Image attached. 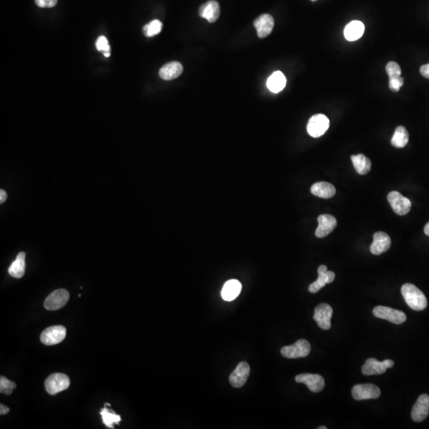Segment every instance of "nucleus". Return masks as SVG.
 <instances>
[{
    "label": "nucleus",
    "mask_w": 429,
    "mask_h": 429,
    "mask_svg": "<svg viewBox=\"0 0 429 429\" xmlns=\"http://www.w3.org/2000/svg\"><path fill=\"white\" fill-rule=\"evenodd\" d=\"M389 205L392 207V209L395 213L399 216H405L409 213L410 211L412 204L406 197H403L400 192L397 191H393L389 192L387 197Z\"/></svg>",
    "instance_id": "10"
},
{
    "label": "nucleus",
    "mask_w": 429,
    "mask_h": 429,
    "mask_svg": "<svg viewBox=\"0 0 429 429\" xmlns=\"http://www.w3.org/2000/svg\"><path fill=\"white\" fill-rule=\"evenodd\" d=\"M295 380L297 383L305 384L309 391L313 393L321 392L325 385L324 378L320 374H300L296 376Z\"/></svg>",
    "instance_id": "12"
},
{
    "label": "nucleus",
    "mask_w": 429,
    "mask_h": 429,
    "mask_svg": "<svg viewBox=\"0 0 429 429\" xmlns=\"http://www.w3.org/2000/svg\"><path fill=\"white\" fill-rule=\"evenodd\" d=\"M319 226L316 230L317 238H324L332 233L337 226V220L334 216L324 214L318 217Z\"/></svg>",
    "instance_id": "16"
},
{
    "label": "nucleus",
    "mask_w": 429,
    "mask_h": 429,
    "mask_svg": "<svg viewBox=\"0 0 429 429\" xmlns=\"http://www.w3.org/2000/svg\"><path fill=\"white\" fill-rule=\"evenodd\" d=\"M311 1H313V2H315V1H317V0H311Z\"/></svg>",
    "instance_id": "41"
},
{
    "label": "nucleus",
    "mask_w": 429,
    "mask_h": 429,
    "mask_svg": "<svg viewBox=\"0 0 429 429\" xmlns=\"http://www.w3.org/2000/svg\"><path fill=\"white\" fill-rule=\"evenodd\" d=\"M200 16L209 22H215L219 19L220 8L216 0H209L203 4L199 10Z\"/></svg>",
    "instance_id": "19"
},
{
    "label": "nucleus",
    "mask_w": 429,
    "mask_h": 429,
    "mask_svg": "<svg viewBox=\"0 0 429 429\" xmlns=\"http://www.w3.org/2000/svg\"><path fill=\"white\" fill-rule=\"evenodd\" d=\"M103 55H104V57H110V55H111V54H110V52H107V53H104V54H103Z\"/></svg>",
    "instance_id": "39"
},
{
    "label": "nucleus",
    "mask_w": 429,
    "mask_h": 429,
    "mask_svg": "<svg viewBox=\"0 0 429 429\" xmlns=\"http://www.w3.org/2000/svg\"><path fill=\"white\" fill-rule=\"evenodd\" d=\"M424 230L426 236H429V222L425 225Z\"/></svg>",
    "instance_id": "38"
},
{
    "label": "nucleus",
    "mask_w": 429,
    "mask_h": 429,
    "mask_svg": "<svg viewBox=\"0 0 429 429\" xmlns=\"http://www.w3.org/2000/svg\"><path fill=\"white\" fill-rule=\"evenodd\" d=\"M330 121L326 115L317 114L308 120L307 131L308 135L313 138H319L324 135L329 128Z\"/></svg>",
    "instance_id": "4"
},
{
    "label": "nucleus",
    "mask_w": 429,
    "mask_h": 429,
    "mask_svg": "<svg viewBox=\"0 0 429 429\" xmlns=\"http://www.w3.org/2000/svg\"><path fill=\"white\" fill-rule=\"evenodd\" d=\"M102 418H103V424H105L107 427L110 428H114L113 424H119L121 421V416L120 415L115 414L114 412H111L107 408H103L100 412Z\"/></svg>",
    "instance_id": "28"
},
{
    "label": "nucleus",
    "mask_w": 429,
    "mask_h": 429,
    "mask_svg": "<svg viewBox=\"0 0 429 429\" xmlns=\"http://www.w3.org/2000/svg\"><path fill=\"white\" fill-rule=\"evenodd\" d=\"M69 299V293L66 289H60L49 295L44 302V307L49 311H56L63 308Z\"/></svg>",
    "instance_id": "7"
},
{
    "label": "nucleus",
    "mask_w": 429,
    "mask_h": 429,
    "mask_svg": "<svg viewBox=\"0 0 429 429\" xmlns=\"http://www.w3.org/2000/svg\"><path fill=\"white\" fill-rule=\"evenodd\" d=\"M241 289L242 285L239 281L236 279L227 281L222 289V297L226 301L234 300L240 294Z\"/></svg>",
    "instance_id": "22"
},
{
    "label": "nucleus",
    "mask_w": 429,
    "mask_h": 429,
    "mask_svg": "<svg viewBox=\"0 0 429 429\" xmlns=\"http://www.w3.org/2000/svg\"><path fill=\"white\" fill-rule=\"evenodd\" d=\"M258 37L264 38L270 34L275 26V19L271 15L265 14L260 15L254 22Z\"/></svg>",
    "instance_id": "18"
},
{
    "label": "nucleus",
    "mask_w": 429,
    "mask_h": 429,
    "mask_svg": "<svg viewBox=\"0 0 429 429\" xmlns=\"http://www.w3.org/2000/svg\"><path fill=\"white\" fill-rule=\"evenodd\" d=\"M16 386V384L15 382L8 379L4 376H1V378H0V392H1V394L11 395Z\"/></svg>",
    "instance_id": "30"
},
{
    "label": "nucleus",
    "mask_w": 429,
    "mask_h": 429,
    "mask_svg": "<svg viewBox=\"0 0 429 429\" xmlns=\"http://www.w3.org/2000/svg\"><path fill=\"white\" fill-rule=\"evenodd\" d=\"M352 397L356 401L377 399L381 395V391L374 384H359L355 385L352 391Z\"/></svg>",
    "instance_id": "9"
},
{
    "label": "nucleus",
    "mask_w": 429,
    "mask_h": 429,
    "mask_svg": "<svg viewBox=\"0 0 429 429\" xmlns=\"http://www.w3.org/2000/svg\"><path fill=\"white\" fill-rule=\"evenodd\" d=\"M365 26L360 21H352L344 29L345 38L349 42L358 40L363 35Z\"/></svg>",
    "instance_id": "24"
},
{
    "label": "nucleus",
    "mask_w": 429,
    "mask_h": 429,
    "mask_svg": "<svg viewBox=\"0 0 429 429\" xmlns=\"http://www.w3.org/2000/svg\"><path fill=\"white\" fill-rule=\"evenodd\" d=\"M311 352V345L306 339H299L293 345L282 347L281 354L287 359H299L308 356Z\"/></svg>",
    "instance_id": "3"
},
{
    "label": "nucleus",
    "mask_w": 429,
    "mask_h": 429,
    "mask_svg": "<svg viewBox=\"0 0 429 429\" xmlns=\"http://www.w3.org/2000/svg\"><path fill=\"white\" fill-rule=\"evenodd\" d=\"M429 414V396L422 394L413 405L411 416L415 422H421L427 418Z\"/></svg>",
    "instance_id": "14"
},
{
    "label": "nucleus",
    "mask_w": 429,
    "mask_h": 429,
    "mask_svg": "<svg viewBox=\"0 0 429 429\" xmlns=\"http://www.w3.org/2000/svg\"><path fill=\"white\" fill-rule=\"evenodd\" d=\"M10 409L8 407V406H6V405H3L1 404L0 405V414L1 415H5L7 413H9Z\"/></svg>",
    "instance_id": "37"
},
{
    "label": "nucleus",
    "mask_w": 429,
    "mask_h": 429,
    "mask_svg": "<svg viewBox=\"0 0 429 429\" xmlns=\"http://www.w3.org/2000/svg\"><path fill=\"white\" fill-rule=\"evenodd\" d=\"M26 270V253L20 252L8 269V273L15 278L24 276Z\"/></svg>",
    "instance_id": "23"
},
{
    "label": "nucleus",
    "mask_w": 429,
    "mask_h": 429,
    "mask_svg": "<svg viewBox=\"0 0 429 429\" xmlns=\"http://www.w3.org/2000/svg\"><path fill=\"white\" fill-rule=\"evenodd\" d=\"M35 3L39 8H51L56 6L57 0H35Z\"/></svg>",
    "instance_id": "34"
},
{
    "label": "nucleus",
    "mask_w": 429,
    "mask_h": 429,
    "mask_svg": "<svg viewBox=\"0 0 429 429\" xmlns=\"http://www.w3.org/2000/svg\"><path fill=\"white\" fill-rule=\"evenodd\" d=\"M318 279L311 283L308 287L310 293H317L326 286V284L332 283L335 280V273L332 271H328L326 265H321L318 268Z\"/></svg>",
    "instance_id": "15"
},
{
    "label": "nucleus",
    "mask_w": 429,
    "mask_h": 429,
    "mask_svg": "<svg viewBox=\"0 0 429 429\" xmlns=\"http://www.w3.org/2000/svg\"><path fill=\"white\" fill-rule=\"evenodd\" d=\"M70 385V380L66 374L55 373L46 378L45 381L46 391L50 395H55L61 391L68 389Z\"/></svg>",
    "instance_id": "2"
},
{
    "label": "nucleus",
    "mask_w": 429,
    "mask_h": 429,
    "mask_svg": "<svg viewBox=\"0 0 429 429\" xmlns=\"http://www.w3.org/2000/svg\"><path fill=\"white\" fill-rule=\"evenodd\" d=\"M96 46L98 51L103 52V54L104 53H107V52H110V50H111V47H110L108 44V41H107V37L105 36H100L97 39L96 43Z\"/></svg>",
    "instance_id": "32"
},
{
    "label": "nucleus",
    "mask_w": 429,
    "mask_h": 429,
    "mask_svg": "<svg viewBox=\"0 0 429 429\" xmlns=\"http://www.w3.org/2000/svg\"><path fill=\"white\" fill-rule=\"evenodd\" d=\"M8 198V194L4 191V189L0 190V203L4 204L6 200Z\"/></svg>",
    "instance_id": "36"
},
{
    "label": "nucleus",
    "mask_w": 429,
    "mask_h": 429,
    "mask_svg": "<svg viewBox=\"0 0 429 429\" xmlns=\"http://www.w3.org/2000/svg\"><path fill=\"white\" fill-rule=\"evenodd\" d=\"M373 314L378 318L386 320L394 324H403L407 319L403 311L385 306H377L373 310Z\"/></svg>",
    "instance_id": "6"
},
{
    "label": "nucleus",
    "mask_w": 429,
    "mask_h": 429,
    "mask_svg": "<svg viewBox=\"0 0 429 429\" xmlns=\"http://www.w3.org/2000/svg\"><path fill=\"white\" fill-rule=\"evenodd\" d=\"M402 294L409 308L414 311H422L427 307V299L424 293L413 284L406 283L403 285Z\"/></svg>",
    "instance_id": "1"
},
{
    "label": "nucleus",
    "mask_w": 429,
    "mask_h": 429,
    "mask_svg": "<svg viewBox=\"0 0 429 429\" xmlns=\"http://www.w3.org/2000/svg\"><path fill=\"white\" fill-rule=\"evenodd\" d=\"M268 89L274 93H278L285 89L286 85V78L280 71L274 72L266 82Z\"/></svg>",
    "instance_id": "25"
},
{
    "label": "nucleus",
    "mask_w": 429,
    "mask_h": 429,
    "mask_svg": "<svg viewBox=\"0 0 429 429\" xmlns=\"http://www.w3.org/2000/svg\"><path fill=\"white\" fill-rule=\"evenodd\" d=\"M335 186L331 183L321 181L313 184L311 187V192L316 197H321L323 199H329L335 196Z\"/></svg>",
    "instance_id": "21"
},
{
    "label": "nucleus",
    "mask_w": 429,
    "mask_h": 429,
    "mask_svg": "<svg viewBox=\"0 0 429 429\" xmlns=\"http://www.w3.org/2000/svg\"><path fill=\"white\" fill-rule=\"evenodd\" d=\"M352 161L356 172L360 175H366L367 173L370 172V169H371V162L365 155L361 154V153L358 155H352Z\"/></svg>",
    "instance_id": "26"
},
{
    "label": "nucleus",
    "mask_w": 429,
    "mask_h": 429,
    "mask_svg": "<svg viewBox=\"0 0 429 429\" xmlns=\"http://www.w3.org/2000/svg\"><path fill=\"white\" fill-rule=\"evenodd\" d=\"M373 238L374 240L370 246V251L374 255H380L391 248V240L389 235L382 231H378L374 235Z\"/></svg>",
    "instance_id": "17"
},
{
    "label": "nucleus",
    "mask_w": 429,
    "mask_h": 429,
    "mask_svg": "<svg viewBox=\"0 0 429 429\" xmlns=\"http://www.w3.org/2000/svg\"><path fill=\"white\" fill-rule=\"evenodd\" d=\"M409 132L405 127L399 126L397 127L391 139L392 146L396 148H403L409 142Z\"/></svg>",
    "instance_id": "27"
},
{
    "label": "nucleus",
    "mask_w": 429,
    "mask_h": 429,
    "mask_svg": "<svg viewBox=\"0 0 429 429\" xmlns=\"http://www.w3.org/2000/svg\"><path fill=\"white\" fill-rule=\"evenodd\" d=\"M251 368L248 363L241 362L238 364L236 370L231 373L229 378L230 385L235 388H240L247 382L250 375Z\"/></svg>",
    "instance_id": "13"
},
{
    "label": "nucleus",
    "mask_w": 429,
    "mask_h": 429,
    "mask_svg": "<svg viewBox=\"0 0 429 429\" xmlns=\"http://www.w3.org/2000/svg\"><path fill=\"white\" fill-rule=\"evenodd\" d=\"M333 314V309L329 304H320L317 305L314 311L313 319L318 324L319 328L323 330H329L332 327L331 319Z\"/></svg>",
    "instance_id": "11"
},
{
    "label": "nucleus",
    "mask_w": 429,
    "mask_h": 429,
    "mask_svg": "<svg viewBox=\"0 0 429 429\" xmlns=\"http://www.w3.org/2000/svg\"><path fill=\"white\" fill-rule=\"evenodd\" d=\"M403 85L404 79L402 77V76H398V77L389 79V89H391V90L392 91V92H398V91L400 90V89L403 86Z\"/></svg>",
    "instance_id": "33"
},
{
    "label": "nucleus",
    "mask_w": 429,
    "mask_h": 429,
    "mask_svg": "<svg viewBox=\"0 0 429 429\" xmlns=\"http://www.w3.org/2000/svg\"><path fill=\"white\" fill-rule=\"evenodd\" d=\"M394 363L392 360L385 359L384 361L380 362L374 358L367 359L365 364L362 367V372L364 375H377L382 374L386 371L387 369L394 367Z\"/></svg>",
    "instance_id": "8"
},
{
    "label": "nucleus",
    "mask_w": 429,
    "mask_h": 429,
    "mask_svg": "<svg viewBox=\"0 0 429 429\" xmlns=\"http://www.w3.org/2000/svg\"><path fill=\"white\" fill-rule=\"evenodd\" d=\"M183 66L178 61H172L163 65L159 71V76L165 81H171L181 76Z\"/></svg>",
    "instance_id": "20"
},
{
    "label": "nucleus",
    "mask_w": 429,
    "mask_h": 429,
    "mask_svg": "<svg viewBox=\"0 0 429 429\" xmlns=\"http://www.w3.org/2000/svg\"><path fill=\"white\" fill-rule=\"evenodd\" d=\"M66 332V328L62 325L50 327L41 334V341L47 346L58 344L65 339Z\"/></svg>",
    "instance_id": "5"
},
{
    "label": "nucleus",
    "mask_w": 429,
    "mask_h": 429,
    "mask_svg": "<svg viewBox=\"0 0 429 429\" xmlns=\"http://www.w3.org/2000/svg\"><path fill=\"white\" fill-rule=\"evenodd\" d=\"M385 70L389 76V79L398 77L402 75V68L398 63L394 61H389L385 66Z\"/></svg>",
    "instance_id": "31"
},
{
    "label": "nucleus",
    "mask_w": 429,
    "mask_h": 429,
    "mask_svg": "<svg viewBox=\"0 0 429 429\" xmlns=\"http://www.w3.org/2000/svg\"><path fill=\"white\" fill-rule=\"evenodd\" d=\"M420 72L422 76L427 78V79H429V64L422 65L420 68Z\"/></svg>",
    "instance_id": "35"
},
{
    "label": "nucleus",
    "mask_w": 429,
    "mask_h": 429,
    "mask_svg": "<svg viewBox=\"0 0 429 429\" xmlns=\"http://www.w3.org/2000/svg\"><path fill=\"white\" fill-rule=\"evenodd\" d=\"M162 30V23L159 20H153L143 27V32L146 37H153L159 34Z\"/></svg>",
    "instance_id": "29"
},
{
    "label": "nucleus",
    "mask_w": 429,
    "mask_h": 429,
    "mask_svg": "<svg viewBox=\"0 0 429 429\" xmlns=\"http://www.w3.org/2000/svg\"><path fill=\"white\" fill-rule=\"evenodd\" d=\"M318 429H327V427H325V426H321V427H319Z\"/></svg>",
    "instance_id": "40"
}]
</instances>
